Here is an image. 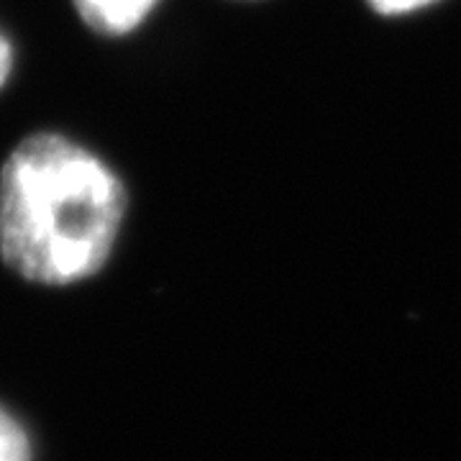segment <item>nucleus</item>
<instances>
[{"label": "nucleus", "instance_id": "2", "mask_svg": "<svg viewBox=\"0 0 461 461\" xmlns=\"http://www.w3.org/2000/svg\"><path fill=\"white\" fill-rule=\"evenodd\" d=\"M159 3L162 0H72V8L90 32L121 39L144 26Z\"/></svg>", "mask_w": 461, "mask_h": 461}, {"label": "nucleus", "instance_id": "1", "mask_svg": "<svg viewBox=\"0 0 461 461\" xmlns=\"http://www.w3.org/2000/svg\"><path fill=\"white\" fill-rule=\"evenodd\" d=\"M126 213L118 172L65 133L23 136L0 167V259L21 280L67 287L95 277Z\"/></svg>", "mask_w": 461, "mask_h": 461}, {"label": "nucleus", "instance_id": "4", "mask_svg": "<svg viewBox=\"0 0 461 461\" xmlns=\"http://www.w3.org/2000/svg\"><path fill=\"white\" fill-rule=\"evenodd\" d=\"M377 16L397 18V16H411L418 11H426L430 5L441 3V0H364Z\"/></svg>", "mask_w": 461, "mask_h": 461}, {"label": "nucleus", "instance_id": "3", "mask_svg": "<svg viewBox=\"0 0 461 461\" xmlns=\"http://www.w3.org/2000/svg\"><path fill=\"white\" fill-rule=\"evenodd\" d=\"M0 461H32L29 433L5 408H0Z\"/></svg>", "mask_w": 461, "mask_h": 461}, {"label": "nucleus", "instance_id": "5", "mask_svg": "<svg viewBox=\"0 0 461 461\" xmlns=\"http://www.w3.org/2000/svg\"><path fill=\"white\" fill-rule=\"evenodd\" d=\"M14 65H16V50L14 41L0 32V90L8 85L11 75H14Z\"/></svg>", "mask_w": 461, "mask_h": 461}]
</instances>
